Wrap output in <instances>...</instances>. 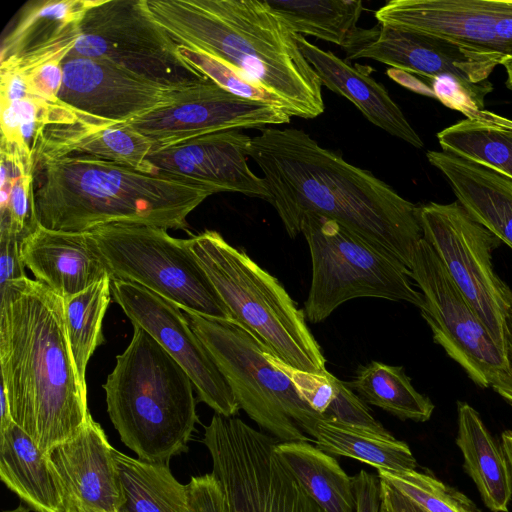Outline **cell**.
<instances>
[{"label":"cell","instance_id":"46","mask_svg":"<svg viewBox=\"0 0 512 512\" xmlns=\"http://www.w3.org/2000/svg\"><path fill=\"white\" fill-rule=\"evenodd\" d=\"M501 443L512 473V430H505L502 432Z\"/></svg>","mask_w":512,"mask_h":512},{"label":"cell","instance_id":"22","mask_svg":"<svg viewBox=\"0 0 512 512\" xmlns=\"http://www.w3.org/2000/svg\"><path fill=\"white\" fill-rule=\"evenodd\" d=\"M304 56L314 68L322 86L351 101L375 126L416 148L424 143L385 87L364 70L351 66L297 34Z\"/></svg>","mask_w":512,"mask_h":512},{"label":"cell","instance_id":"37","mask_svg":"<svg viewBox=\"0 0 512 512\" xmlns=\"http://www.w3.org/2000/svg\"><path fill=\"white\" fill-rule=\"evenodd\" d=\"M178 52L187 64L226 91L241 98L279 107L287 112L280 98L209 54L183 45L178 46Z\"/></svg>","mask_w":512,"mask_h":512},{"label":"cell","instance_id":"42","mask_svg":"<svg viewBox=\"0 0 512 512\" xmlns=\"http://www.w3.org/2000/svg\"><path fill=\"white\" fill-rule=\"evenodd\" d=\"M433 95L444 105L456 109L466 117L479 110L466 91L451 76H441L432 80Z\"/></svg>","mask_w":512,"mask_h":512},{"label":"cell","instance_id":"33","mask_svg":"<svg viewBox=\"0 0 512 512\" xmlns=\"http://www.w3.org/2000/svg\"><path fill=\"white\" fill-rule=\"evenodd\" d=\"M0 234L24 239L39 226L34 190L35 161L1 139Z\"/></svg>","mask_w":512,"mask_h":512},{"label":"cell","instance_id":"34","mask_svg":"<svg viewBox=\"0 0 512 512\" xmlns=\"http://www.w3.org/2000/svg\"><path fill=\"white\" fill-rule=\"evenodd\" d=\"M347 385L373 406L401 420L428 421L434 404L418 392L402 366H392L372 361L357 371L356 377Z\"/></svg>","mask_w":512,"mask_h":512},{"label":"cell","instance_id":"41","mask_svg":"<svg viewBox=\"0 0 512 512\" xmlns=\"http://www.w3.org/2000/svg\"><path fill=\"white\" fill-rule=\"evenodd\" d=\"M22 241L14 235L0 234V289L9 282L27 277L21 255Z\"/></svg>","mask_w":512,"mask_h":512},{"label":"cell","instance_id":"14","mask_svg":"<svg viewBox=\"0 0 512 512\" xmlns=\"http://www.w3.org/2000/svg\"><path fill=\"white\" fill-rule=\"evenodd\" d=\"M202 80H169L107 60L68 56L58 97L81 124L117 125L181 101Z\"/></svg>","mask_w":512,"mask_h":512},{"label":"cell","instance_id":"44","mask_svg":"<svg viewBox=\"0 0 512 512\" xmlns=\"http://www.w3.org/2000/svg\"><path fill=\"white\" fill-rule=\"evenodd\" d=\"M380 489L381 498L390 512H426L382 480H380Z\"/></svg>","mask_w":512,"mask_h":512},{"label":"cell","instance_id":"16","mask_svg":"<svg viewBox=\"0 0 512 512\" xmlns=\"http://www.w3.org/2000/svg\"><path fill=\"white\" fill-rule=\"evenodd\" d=\"M382 26L512 58V0H391L375 12Z\"/></svg>","mask_w":512,"mask_h":512},{"label":"cell","instance_id":"48","mask_svg":"<svg viewBox=\"0 0 512 512\" xmlns=\"http://www.w3.org/2000/svg\"><path fill=\"white\" fill-rule=\"evenodd\" d=\"M72 512H94L85 507H75Z\"/></svg>","mask_w":512,"mask_h":512},{"label":"cell","instance_id":"47","mask_svg":"<svg viewBox=\"0 0 512 512\" xmlns=\"http://www.w3.org/2000/svg\"><path fill=\"white\" fill-rule=\"evenodd\" d=\"M500 65L505 68L507 74L506 86L512 90V58L503 59Z\"/></svg>","mask_w":512,"mask_h":512},{"label":"cell","instance_id":"40","mask_svg":"<svg viewBox=\"0 0 512 512\" xmlns=\"http://www.w3.org/2000/svg\"><path fill=\"white\" fill-rule=\"evenodd\" d=\"M187 489L186 512H230L225 492L213 473L192 477Z\"/></svg>","mask_w":512,"mask_h":512},{"label":"cell","instance_id":"12","mask_svg":"<svg viewBox=\"0 0 512 512\" xmlns=\"http://www.w3.org/2000/svg\"><path fill=\"white\" fill-rule=\"evenodd\" d=\"M423 303L420 312L433 340L482 389L512 406V361L468 305L439 257L422 238L409 267Z\"/></svg>","mask_w":512,"mask_h":512},{"label":"cell","instance_id":"15","mask_svg":"<svg viewBox=\"0 0 512 512\" xmlns=\"http://www.w3.org/2000/svg\"><path fill=\"white\" fill-rule=\"evenodd\" d=\"M111 292L132 324L146 330L184 369L202 402L224 416L238 413L230 386L179 306L132 282L112 280Z\"/></svg>","mask_w":512,"mask_h":512},{"label":"cell","instance_id":"28","mask_svg":"<svg viewBox=\"0 0 512 512\" xmlns=\"http://www.w3.org/2000/svg\"><path fill=\"white\" fill-rule=\"evenodd\" d=\"M442 151L512 179V120L486 110L437 133Z\"/></svg>","mask_w":512,"mask_h":512},{"label":"cell","instance_id":"30","mask_svg":"<svg viewBox=\"0 0 512 512\" xmlns=\"http://www.w3.org/2000/svg\"><path fill=\"white\" fill-rule=\"evenodd\" d=\"M124 504L121 512H186L188 489L169 465L133 458L114 448Z\"/></svg>","mask_w":512,"mask_h":512},{"label":"cell","instance_id":"49","mask_svg":"<svg viewBox=\"0 0 512 512\" xmlns=\"http://www.w3.org/2000/svg\"><path fill=\"white\" fill-rule=\"evenodd\" d=\"M380 512H390L386 504L383 502L381 503Z\"/></svg>","mask_w":512,"mask_h":512},{"label":"cell","instance_id":"31","mask_svg":"<svg viewBox=\"0 0 512 512\" xmlns=\"http://www.w3.org/2000/svg\"><path fill=\"white\" fill-rule=\"evenodd\" d=\"M311 438L319 449L330 455L353 458L376 469L409 471L417 468L408 444L391 433L376 434L321 417Z\"/></svg>","mask_w":512,"mask_h":512},{"label":"cell","instance_id":"5","mask_svg":"<svg viewBox=\"0 0 512 512\" xmlns=\"http://www.w3.org/2000/svg\"><path fill=\"white\" fill-rule=\"evenodd\" d=\"M107 412L137 458L168 464L187 450L198 421L194 385L184 369L142 327L103 384Z\"/></svg>","mask_w":512,"mask_h":512},{"label":"cell","instance_id":"24","mask_svg":"<svg viewBox=\"0 0 512 512\" xmlns=\"http://www.w3.org/2000/svg\"><path fill=\"white\" fill-rule=\"evenodd\" d=\"M153 142L125 124H73L46 127L35 148L38 163L68 155H88L131 167L145 173L156 172L147 160Z\"/></svg>","mask_w":512,"mask_h":512},{"label":"cell","instance_id":"17","mask_svg":"<svg viewBox=\"0 0 512 512\" xmlns=\"http://www.w3.org/2000/svg\"><path fill=\"white\" fill-rule=\"evenodd\" d=\"M290 119L279 107L236 96L207 78L181 101L123 124L148 137L156 151L199 136L284 125Z\"/></svg>","mask_w":512,"mask_h":512},{"label":"cell","instance_id":"20","mask_svg":"<svg viewBox=\"0 0 512 512\" xmlns=\"http://www.w3.org/2000/svg\"><path fill=\"white\" fill-rule=\"evenodd\" d=\"M113 450L102 427L90 417L76 436L49 454L66 491L67 512L75 507L121 512L124 499Z\"/></svg>","mask_w":512,"mask_h":512},{"label":"cell","instance_id":"11","mask_svg":"<svg viewBox=\"0 0 512 512\" xmlns=\"http://www.w3.org/2000/svg\"><path fill=\"white\" fill-rule=\"evenodd\" d=\"M280 442L236 416L215 413L203 443L230 512H325L280 460Z\"/></svg>","mask_w":512,"mask_h":512},{"label":"cell","instance_id":"35","mask_svg":"<svg viewBox=\"0 0 512 512\" xmlns=\"http://www.w3.org/2000/svg\"><path fill=\"white\" fill-rule=\"evenodd\" d=\"M111 277H106L84 291L64 300L68 339L81 380L86 383L88 361L104 342L102 323L111 300Z\"/></svg>","mask_w":512,"mask_h":512},{"label":"cell","instance_id":"3","mask_svg":"<svg viewBox=\"0 0 512 512\" xmlns=\"http://www.w3.org/2000/svg\"><path fill=\"white\" fill-rule=\"evenodd\" d=\"M179 45L228 65L280 98L290 116L324 112L322 84L297 34L259 0H144Z\"/></svg>","mask_w":512,"mask_h":512},{"label":"cell","instance_id":"13","mask_svg":"<svg viewBox=\"0 0 512 512\" xmlns=\"http://www.w3.org/2000/svg\"><path fill=\"white\" fill-rule=\"evenodd\" d=\"M177 42L150 15L144 0H96L86 12L68 56L107 60L169 80L207 77L179 55ZM67 56V57H68Z\"/></svg>","mask_w":512,"mask_h":512},{"label":"cell","instance_id":"9","mask_svg":"<svg viewBox=\"0 0 512 512\" xmlns=\"http://www.w3.org/2000/svg\"><path fill=\"white\" fill-rule=\"evenodd\" d=\"M112 280L138 284L197 314L232 319L190 247L160 227L109 224L92 230Z\"/></svg>","mask_w":512,"mask_h":512},{"label":"cell","instance_id":"23","mask_svg":"<svg viewBox=\"0 0 512 512\" xmlns=\"http://www.w3.org/2000/svg\"><path fill=\"white\" fill-rule=\"evenodd\" d=\"M426 157L472 218L512 250V179L448 152L429 150Z\"/></svg>","mask_w":512,"mask_h":512},{"label":"cell","instance_id":"2","mask_svg":"<svg viewBox=\"0 0 512 512\" xmlns=\"http://www.w3.org/2000/svg\"><path fill=\"white\" fill-rule=\"evenodd\" d=\"M0 371L13 422L45 454L91 417L64 300L37 280L25 277L0 289Z\"/></svg>","mask_w":512,"mask_h":512},{"label":"cell","instance_id":"10","mask_svg":"<svg viewBox=\"0 0 512 512\" xmlns=\"http://www.w3.org/2000/svg\"><path fill=\"white\" fill-rule=\"evenodd\" d=\"M423 238L452 281L512 361V288L494 270L501 241L456 200L419 206Z\"/></svg>","mask_w":512,"mask_h":512},{"label":"cell","instance_id":"36","mask_svg":"<svg viewBox=\"0 0 512 512\" xmlns=\"http://www.w3.org/2000/svg\"><path fill=\"white\" fill-rule=\"evenodd\" d=\"M377 476L426 512H481L465 494L429 473L377 469Z\"/></svg>","mask_w":512,"mask_h":512},{"label":"cell","instance_id":"4","mask_svg":"<svg viewBox=\"0 0 512 512\" xmlns=\"http://www.w3.org/2000/svg\"><path fill=\"white\" fill-rule=\"evenodd\" d=\"M37 168L38 222L57 231L87 233L117 223L186 230L188 215L216 193L189 179L88 155L45 160Z\"/></svg>","mask_w":512,"mask_h":512},{"label":"cell","instance_id":"43","mask_svg":"<svg viewBox=\"0 0 512 512\" xmlns=\"http://www.w3.org/2000/svg\"><path fill=\"white\" fill-rule=\"evenodd\" d=\"M353 487L356 512H380L382 498L378 476L362 469L353 476Z\"/></svg>","mask_w":512,"mask_h":512},{"label":"cell","instance_id":"6","mask_svg":"<svg viewBox=\"0 0 512 512\" xmlns=\"http://www.w3.org/2000/svg\"><path fill=\"white\" fill-rule=\"evenodd\" d=\"M190 247L233 320L285 364L307 372H327L326 359L308 328L304 310L276 277L216 231L192 236Z\"/></svg>","mask_w":512,"mask_h":512},{"label":"cell","instance_id":"1","mask_svg":"<svg viewBox=\"0 0 512 512\" xmlns=\"http://www.w3.org/2000/svg\"><path fill=\"white\" fill-rule=\"evenodd\" d=\"M248 156L260 168L266 201L290 238L315 213L335 220L408 269L423 238L419 206L370 171L320 146L297 128L265 127L251 139Z\"/></svg>","mask_w":512,"mask_h":512},{"label":"cell","instance_id":"21","mask_svg":"<svg viewBox=\"0 0 512 512\" xmlns=\"http://www.w3.org/2000/svg\"><path fill=\"white\" fill-rule=\"evenodd\" d=\"M25 266L63 300L111 277L91 233L51 230L40 224L21 243Z\"/></svg>","mask_w":512,"mask_h":512},{"label":"cell","instance_id":"39","mask_svg":"<svg viewBox=\"0 0 512 512\" xmlns=\"http://www.w3.org/2000/svg\"><path fill=\"white\" fill-rule=\"evenodd\" d=\"M281 369L289 376L300 397L320 416L334 396V375L313 373L293 368L279 359Z\"/></svg>","mask_w":512,"mask_h":512},{"label":"cell","instance_id":"45","mask_svg":"<svg viewBox=\"0 0 512 512\" xmlns=\"http://www.w3.org/2000/svg\"><path fill=\"white\" fill-rule=\"evenodd\" d=\"M13 423L10 405L7 398L6 391L1 385L0 388V432L4 431Z\"/></svg>","mask_w":512,"mask_h":512},{"label":"cell","instance_id":"8","mask_svg":"<svg viewBox=\"0 0 512 512\" xmlns=\"http://www.w3.org/2000/svg\"><path fill=\"white\" fill-rule=\"evenodd\" d=\"M301 233L308 244L312 279L304 313L319 323L346 301L373 297L420 308L423 297L409 269L335 220L306 213Z\"/></svg>","mask_w":512,"mask_h":512},{"label":"cell","instance_id":"19","mask_svg":"<svg viewBox=\"0 0 512 512\" xmlns=\"http://www.w3.org/2000/svg\"><path fill=\"white\" fill-rule=\"evenodd\" d=\"M252 137L226 130L153 151L147 157L156 172L189 179L218 192L266 199L262 178L247 163Z\"/></svg>","mask_w":512,"mask_h":512},{"label":"cell","instance_id":"25","mask_svg":"<svg viewBox=\"0 0 512 512\" xmlns=\"http://www.w3.org/2000/svg\"><path fill=\"white\" fill-rule=\"evenodd\" d=\"M0 478L34 512H67L66 491L50 455L14 422L0 432Z\"/></svg>","mask_w":512,"mask_h":512},{"label":"cell","instance_id":"18","mask_svg":"<svg viewBox=\"0 0 512 512\" xmlns=\"http://www.w3.org/2000/svg\"><path fill=\"white\" fill-rule=\"evenodd\" d=\"M346 53L347 60L369 58L430 80L451 76L479 110H483L485 96L493 90L488 77L501 63L496 56L470 51L440 38L382 25L372 28L363 44Z\"/></svg>","mask_w":512,"mask_h":512},{"label":"cell","instance_id":"32","mask_svg":"<svg viewBox=\"0 0 512 512\" xmlns=\"http://www.w3.org/2000/svg\"><path fill=\"white\" fill-rule=\"evenodd\" d=\"M296 34L310 35L341 46L353 42L363 3L360 0H265Z\"/></svg>","mask_w":512,"mask_h":512},{"label":"cell","instance_id":"7","mask_svg":"<svg viewBox=\"0 0 512 512\" xmlns=\"http://www.w3.org/2000/svg\"><path fill=\"white\" fill-rule=\"evenodd\" d=\"M230 386L240 409L280 442L313 441L321 416L300 397L279 358L233 319L182 309Z\"/></svg>","mask_w":512,"mask_h":512},{"label":"cell","instance_id":"27","mask_svg":"<svg viewBox=\"0 0 512 512\" xmlns=\"http://www.w3.org/2000/svg\"><path fill=\"white\" fill-rule=\"evenodd\" d=\"M275 452L325 512H356L353 477L333 456L309 441L278 442Z\"/></svg>","mask_w":512,"mask_h":512},{"label":"cell","instance_id":"29","mask_svg":"<svg viewBox=\"0 0 512 512\" xmlns=\"http://www.w3.org/2000/svg\"><path fill=\"white\" fill-rule=\"evenodd\" d=\"M96 0H37L20 11L1 44V61L34 51L79 32Z\"/></svg>","mask_w":512,"mask_h":512},{"label":"cell","instance_id":"26","mask_svg":"<svg viewBox=\"0 0 512 512\" xmlns=\"http://www.w3.org/2000/svg\"><path fill=\"white\" fill-rule=\"evenodd\" d=\"M456 445L463 468L475 483L484 505L492 512H508L512 473L501 441L495 439L477 410L457 402Z\"/></svg>","mask_w":512,"mask_h":512},{"label":"cell","instance_id":"38","mask_svg":"<svg viewBox=\"0 0 512 512\" xmlns=\"http://www.w3.org/2000/svg\"><path fill=\"white\" fill-rule=\"evenodd\" d=\"M334 396L321 415L322 419L376 434H390L372 415L366 402L347 385L334 376Z\"/></svg>","mask_w":512,"mask_h":512}]
</instances>
